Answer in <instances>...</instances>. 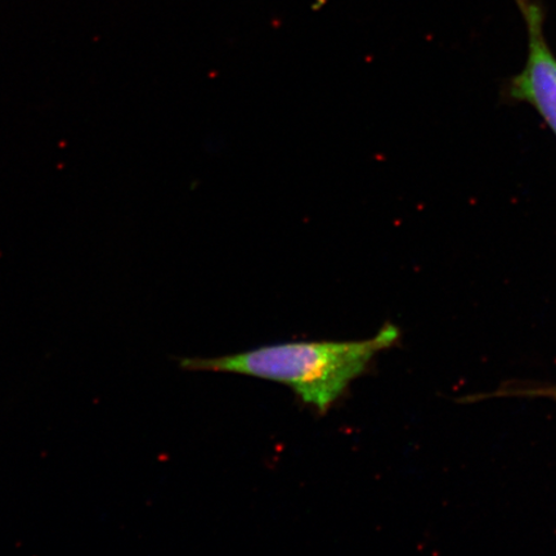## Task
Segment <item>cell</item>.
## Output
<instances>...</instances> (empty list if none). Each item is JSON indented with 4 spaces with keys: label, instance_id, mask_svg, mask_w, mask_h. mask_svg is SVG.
Listing matches in <instances>:
<instances>
[{
    "label": "cell",
    "instance_id": "cell-1",
    "mask_svg": "<svg viewBox=\"0 0 556 556\" xmlns=\"http://www.w3.org/2000/svg\"><path fill=\"white\" fill-rule=\"evenodd\" d=\"M401 331L386 324L377 336L356 342H299L258 348L218 358H185L190 371H214L280 382L321 414L329 412L378 353L399 342Z\"/></svg>",
    "mask_w": 556,
    "mask_h": 556
},
{
    "label": "cell",
    "instance_id": "cell-2",
    "mask_svg": "<svg viewBox=\"0 0 556 556\" xmlns=\"http://www.w3.org/2000/svg\"><path fill=\"white\" fill-rule=\"evenodd\" d=\"M527 29L525 66L504 81L503 102L531 106L556 138V55L545 35L546 11L541 0H516Z\"/></svg>",
    "mask_w": 556,
    "mask_h": 556
}]
</instances>
